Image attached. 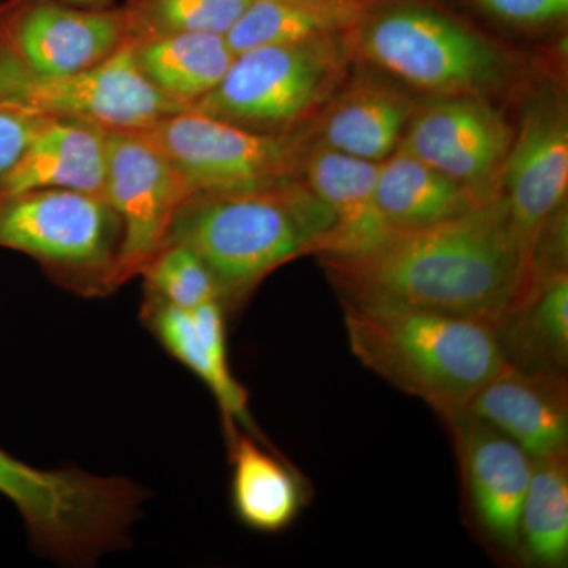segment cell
<instances>
[{
    "instance_id": "1",
    "label": "cell",
    "mask_w": 568,
    "mask_h": 568,
    "mask_svg": "<svg viewBox=\"0 0 568 568\" xmlns=\"http://www.w3.org/2000/svg\"><path fill=\"white\" fill-rule=\"evenodd\" d=\"M343 304L407 306L500 327L532 290V267L506 200L414 230H394L373 248L320 256Z\"/></svg>"
},
{
    "instance_id": "2",
    "label": "cell",
    "mask_w": 568,
    "mask_h": 568,
    "mask_svg": "<svg viewBox=\"0 0 568 568\" xmlns=\"http://www.w3.org/2000/svg\"><path fill=\"white\" fill-rule=\"evenodd\" d=\"M334 226L306 183L287 179L267 189L193 194L175 213L166 244L197 254L223 306H235L276 268L323 253Z\"/></svg>"
},
{
    "instance_id": "3",
    "label": "cell",
    "mask_w": 568,
    "mask_h": 568,
    "mask_svg": "<svg viewBox=\"0 0 568 568\" xmlns=\"http://www.w3.org/2000/svg\"><path fill=\"white\" fill-rule=\"evenodd\" d=\"M343 306L355 357L444 420L466 410L507 364L496 328L481 321L407 306Z\"/></svg>"
},
{
    "instance_id": "4",
    "label": "cell",
    "mask_w": 568,
    "mask_h": 568,
    "mask_svg": "<svg viewBox=\"0 0 568 568\" xmlns=\"http://www.w3.org/2000/svg\"><path fill=\"white\" fill-rule=\"evenodd\" d=\"M351 52L433 97H485L506 84V52L424 0H372L346 32Z\"/></svg>"
},
{
    "instance_id": "5",
    "label": "cell",
    "mask_w": 568,
    "mask_h": 568,
    "mask_svg": "<svg viewBox=\"0 0 568 568\" xmlns=\"http://www.w3.org/2000/svg\"><path fill=\"white\" fill-rule=\"evenodd\" d=\"M0 495L17 507L32 544L67 566H91L126 547L144 491L129 478L39 469L0 448Z\"/></svg>"
},
{
    "instance_id": "6",
    "label": "cell",
    "mask_w": 568,
    "mask_h": 568,
    "mask_svg": "<svg viewBox=\"0 0 568 568\" xmlns=\"http://www.w3.org/2000/svg\"><path fill=\"white\" fill-rule=\"evenodd\" d=\"M351 54L346 33L253 48L235 55L222 82L192 110L254 132L286 133L334 97Z\"/></svg>"
},
{
    "instance_id": "7",
    "label": "cell",
    "mask_w": 568,
    "mask_h": 568,
    "mask_svg": "<svg viewBox=\"0 0 568 568\" xmlns=\"http://www.w3.org/2000/svg\"><path fill=\"white\" fill-rule=\"evenodd\" d=\"M0 110L47 119H77L108 130H142L190 110L142 73L133 41L81 73L50 77L0 50Z\"/></svg>"
},
{
    "instance_id": "8",
    "label": "cell",
    "mask_w": 568,
    "mask_h": 568,
    "mask_svg": "<svg viewBox=\"0 0 568 568\" xmlns=\"http://www.w3.org/2000/svg\"><path fill=\"white\" fill-rule=\"evenodd\" d=\"M121 223L104 197L67 189L0 197V246L29 254L91 290L115 287Z\"/></svg>"
},
{
    "instance_id": "9",
    "label": "cell",
    "mask_w": 568,
    "mask_h": 568,
    "mask_svg": "<svg viewBox=\"0 0 568 568\" xmlns=\"http://www.w3.org/2000/svg\"><path fill=\"white\" fill-rule=\"evenodd\" d=\"M168 156L193 194L267 189L301 170L305 140L263 133L192 110L138 130Z\"/></svg>"
},
{
    "instance_id": "10",
    "label": "cell",
    "mask_w": 568,
    "mask_h": 568,
    "mask_svg": "<svg viewBox=\"0 0 568 568\" xmlns=\"http://www.w3.org/2000/svg\"><path fill=\"white\" fill-rule=\"evenodd\" d=\"M192 196L174 164L138 130H108L103 197L121 223L115 283L141 274Z\"/></svg>"
},
{
    "instance_id": "11",
    "label": "cell",
    "mask_w": 568,
    "mask_h": 568,
    "mask_svg": "<svg viewBox=\"0 0 568 568\" xmlns=\"http://www.w3.org/2000/svg\"><path fill=\"white\" fill-rule=\"evenodd\" d=\"M514 132L485 97H435L416 106L399 145L478 200L500 193Z\"/></svg>"
},
{
    "instance_id": "12",
    "label": "cell",
    "mask_w": 568,
    "mask_h": 568,
    "mask_svg": "<svg viewBox=\"0 0 568 568\" xmlns=\"http://www.w3.org/2000/svg\"><path fill=\"white\" fill-rule=\"evenodd\" d=\"M130 41L125 10L81 9L54 0H6L0 50L50 77L81 73Z\"/></svg>"
},
{
    "instance_id": "13",
    "label": "cell",
    "mask_w": 568,
    "mask_h": 568,
    "mask_svg": "<svg viewBox=\"0 0 568 568\" xmlns=\"http://www.w3.org/2000/svg\"><path fill=\"white\" fill-rule=\"evenodd\" d=\"M568 189V118L559 97L530 100L500 174L511 226L532 267L534 250Z\"/></svg>"
},
{
    "instance_id": "14",
    "label": "cell",
    "mask_w": 568,
    "mask_h": 568,
    "mask_svg": "<svg viewBox=\"0 0 568 568\" xmlns=\"http://www.w3.org/2000/svg\"><path fill=\"white\" fill-rule=\"evenodd\" d=\"M446 422L477 529L503 555L523 556L519 518L532 458L510 437L466 410Z\"/></svg>"
},
{
    "instance_id": "15",
    "label": "cell",
    "mask_w": 568,
    "mask_h": 568,
    "mask_svg": "<svg viewBox=\"0 0 568 568\" xmlns=\"http://www.w3.org/2000/svg\"><path fill=\"white\" fill-rule=\"evenodd\" d=\"M142 323L164 351L203 381L215 396L227 439L239 432V426L264 439L250 414L248 394L231 372L222 302L185 310L148 297L142 306Z\"/></svg>"
},
{
    "instance_id": "16",
    "label": "cell",
    "mask_w": 568,
    "mask_h": 568,
    "mask_svg": "<svg viewBox=\"0 0 568 568\" xmlns=\"http://www.w3.org/2000/svg\"><path fill=\"white\" fill-rule=\"evenodd\" d=\"M466 413L495 426L530 458L567 452L566 372L507 364L474 395Z\"/></svg>"
},
{
    "instance_id": "17",
    "label": "cell",
    "mask_w": 568,
    "mask_h": 568,
    "mask_svg": "<svg viewBox=\"0 0 568 568\" xmlns=\"http://www.w3.org/2000/svg\"><path fill=\"white\" fill-rule=\"evenodd\" d=\"M377 164L332 151L320 142L305 149L301 163L304 182L335 220L317 257L366 252L394 231L377 209Z\"/></svg>"
},
{
    "instance_id": "18",
    "label": "cell",
    "mask_w": 568,
    "mask_h": 568,
    "mask_svg": "<svg viewBox=\"0 0 568 568\" xmlns=\"http://www.w3.org/2000/svg\"><path fill=\"white\" fill-rule=\"evenodd\" d=\"M106 132L99 123L51 119L18 163L0 178V197L67 189L103 197Z\"/></svg>"
},
{
    "instance_id": "19",
    "label": "cell",
    "mask_w": 568,
    "mask_h": 568,
    "mask_svg": "<svg viewBox=\"0 0 568 568\" xmlns=\"http://www.w3.org/2000/svg\"><path fill=\"white\" fill-rule=\"evenodd\" d=\"M230 444L231 499L237 518L257 532L290 528L308 499L304 478L267 440L237 432Z\"/></svg>"
},
{
    "instance_id": "20",
    "label": "cell",
    "mask_w": 568,
    "mask_h": 568,
    "mask_svg": "<svg viewBox=\"0 0 568 568\" xmlns=\"http://www.w3.org/2000/svg\"><path fill=\"white\" fill-rule=\"evenodd\" d=\"M414 110L413 99L398 89L357 81L328 100L317 142L354 159L379 163L398 148Z\"/></svg>"
},
{
    "instance_id": "21",
    "label": "cell",
    "mask_w": 568,
    "mask_h": 568,
    "mask_svg": "<svg viewBox=\"0 0 568 568\" xmlns=\"http://www.w3.org/2000/svg\"><path fill=\"white\" fill-rule=\"evenodd\" d=\"M375 196L377 209L392 230L432 226L484 204L462 183L399 144L377 164Z\"/></svg>"
},
{
    "instance_id": "22",
    "label": "cell",
    "mask_w": 568,
    "mask_h": 568,
    "mask_svg": "<svg viewBox=\"0 0 568 568\" xmlns=\"http://www.w3.org/2000/svg\"><path fill=\"white\" fill-rule=\"evenodd\" d=\"M133 44L145 78L190 108L222 82L235 59L220 33H166Z\"/></svg>"
},
{
    "instance_id": "23",
    "label": "cell",
    "mask_w": 568,
    "mask_h": 568,
    "mask_svg": "<svg viewBox=\"0 0 568 568\" xmlns=\"http://www.w3.org/2000/svg\"><path fill=\"white\" fill-rule=\"evenodd\" d=\"M372 0H252L224 33L234 55L346 33Z\"/></svg>"
},
{
    "instance_id": "24",
    "label": "cell",
    "mask_w": 568,
    "mask_h": 568,
    "mask_svg": "<svg viewBox=\"0 0 568 568\" xmlns=\"http://www.w3.org/2000/svg\"><path fill=\"white\" fill-rule=\"evenodd\" d=\"M500 346L519 368L559 369L568 361V274L556 272L534 287L497 328Z\"/></svg>"
},
{
    "instance_id": "25",
    "label": "cell",
    "mask_w": 568,
    "mask_h": 568,
    "mask_svg": "<svg viewBox=\"0 0 568 568\" xmlns=\"http://www.w3.org/2000/svg\"><path fill=\"white\" fill-rule=\"evenodd\" d=\"M521 555L541 567L568 560V450L532 459L519 518Z\"/></svg>"
},
{
    "instance_id": "26",
    "label": "cell",
    "mask_w": 568,
    "mask_h": 568,
    "mask_svg": "<svg viewBox=\"0 0 568 568\" xmlns=\"http://www.w3.org/2000/svg\"><path fill=\"white\" fill-rule=\"evenodd\" d=\"M252 0H129L130 41L166 33L204 32L224 36Z\"/></svg>"
},
{
    "instance_id": "27",
    "label": "cell",
    "mask_w": 568,
    "mask_h": 568,
    "mask_svg": "<svg viewBox=\"0 0 568 568\" xmlns=\"http://www.w3.org/2000/svg\"><path fill=\"white\" fill-rule=\"evenodd\" d=\"M141 274L148 282V297L163 304L190 310L212 301L222 302L211 271L185 245H164Z\"/></svg>"
},
{
    "instance_id": "28",
    "label": "cell",
    "mask_w": 568,
    "mask_h": 568,
    "mask_svg": "<svg viewBox=\"0 0 568 568\" xmlns=\"http://www.w3.org/2000/svg\"><path fill=\"white\" fill-rule=\"evenodd\" d=\"M497 20L518 26H545L566 20L568 0H474Z\"/></svg>"
},
{
    "instance_id": "29",
    "label": "cell",
    "mask_w": 568,
    "mask_h": 568,
    "mask_svg": "<svg viewBox=\"0 0 568 568\" xmlns=\"http://www.w3.org/2000/svg\"><path fill=\"white\" fill-rule=\"evenodd\" d=\"M51 119L0 110V178L9 173Z\"/></svg>"
},
{
    "instance_id": "30",
    "label": "cell",
    "mask_w": 568,
    "mask_h": 568,
    "mask_svg": "<svg viewBox=\"0 0 568 568\" xmlns=\"http://www.w3.org/2000/svg\"><path fill=\"white\" fill-rule=\"evenodd\" d=\"M54 2L81 7V9H110L112 0H54Z\"/></svg>"
}]
</instances>
